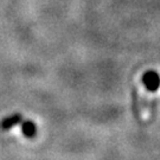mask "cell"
Segmentation results:
<instances>
[{
	"mask_svg": "<svg viewBox=\"0 0 160 160\" xmlns=\"http://www.w3.org/2000/svg\"><path fill=\"white\" fill-rule=\"evenodd\" d=\"M22 115L20 114H13L11 116H7L5 118L4 120L1 121V123H0V126L1 128L4 129V131H8V129H11L13 126H16L18 123H20V121H22Z\"/></svg>",
	"mask_w": 160,
	"mask_h": 160,
	"instance_id": "cell-2",
	"label": "cell"
},
{
	"mask_svg": "<svg viewBox=\"0 0 160 160\" xmlns=\"http://www.w3.org/2000/svg\"><path fill=\"white\" fill-rule=\"evenodd\" d=\"M22 132H23L28 138H32V137H34L36 133H37V126H36V123L32 122V121L26 120V121H24L23 125H22Z\"/></svg>",
	"mask_w": 160,
	"mask_h": 160,
	"instance_id": "cell-3",
	"label": "cell"
},
{
	"mask_svg": "<svg viewBox=\"0 0 160 160\" xmlns=\"http://www.w3.org/2000/svg\"><path fill=\"white\" fill-rule=\"evenodd\" d=\"M142 83L148 92H154L160 88V76L154 70H149L142 76Z\"/></svg>",
	"mask_w": 160,
	"mask_h": 160,
	"instance_id": "cell-1",
	"label": "cell"
}]
</instances>
